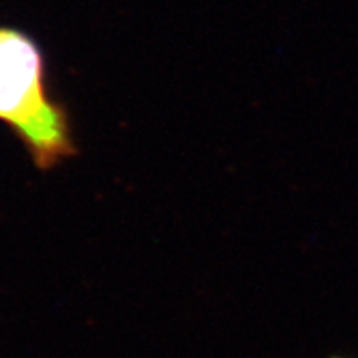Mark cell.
<instances>
[{
  "instance_id": "obj_1",
  "label": "cell",
  "mask_w": 358,
  "mask_h": 358,
  "mask_svg": "<svg viewBox=\"0 0 358 358\" xmlns=\"http://www.w3.org/2000/svg\"><path fill=\"white\" fill-rule=\"evenodd\" d=\"M0 122L40 171H50L78 153L69 111L48 88L38 43L6 25H0Z\"/></svg>"
}]
</instances>
